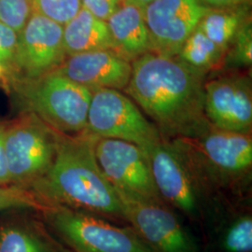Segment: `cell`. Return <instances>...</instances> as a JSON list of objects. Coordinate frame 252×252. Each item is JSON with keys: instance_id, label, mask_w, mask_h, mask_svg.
<instances>
[{"instance_id": "obj_21", "label": "cell", "mask_w": 252, "mask_h": 252, "mask_svg": "<svg viewBox=\"0 0 252 252\" xmlns=\"http://www.w3.org/2000/svg\"><path fill=\"white\" fill-rule=\"evenodd\" d=\"M43 205L31 189L13 184L0 185V213L29 209L41 211Z\"/></svg>"}, {"instance_id": "obj_28", "label": "cell", "mask_w": 252, "mask_h": 252, "mask_svg": "<svg viewBox=\"0 0 252 252\" xmlns=\"http://www.w3.org/2000/svg\"><path fill=\"white\" fill-rule=\"evenodd\" d=\"M201 3H204L208 6L225 9V8H234L236 5H240L245 0H199Z\"/></svg>"}, {"instance_id": "obj_25", "label": "cell", "mask_w": 252, "mask_h": 252, "mask_svg": "<svg viewBox=\"0 0 252 252\" xmlns=\"http://www.w3.org/2000/svg\"><path fill=\"white\" fill-rule=\"evenodd\" d=\"M251 24H243L231 43H234L231 53V59L234 63L250 65L252 59V35Z\"/></svg>"}, {"instance_id": "obj_4", "label": "cell", "mask_w": 252, "mask_h": 252, "mask_svg": "<svg viewBox=\"0 0 252 252\" xmlns=\"http://www.w3.org/2000/svg\"><path fill=\"white\" fill-rule=\"evenodd\" d=\"M6 85L23 113L34 114L54 131L77 135L86 130L90 89L55 70L35 79L10 80Z\"/></svg>"}, {"instance_id": "obj_22", "label": "cell", "mask_w": 252, "mask_h": 252, "mask_svg": "<svg viewBox=\"0 0 252 252\" xmlns=\"http://www.w3.org/2000/svg\"><path fill=\"white\" fill-rule=\"evenodd\" d=\"M33 11L65 25L81 9V0H31Z\"/></svg>"}, {"instance_id": "obj_20", "label": "cell", "mask_w": 252, "mask_h": 252, "mask_svg": "<svg viewBox=\"0 0 252 252\" xmlns=\"http://www.w3.org/2000/svg\"><path fill=\"white\" fill-rule=\"evenodd\" d=\"M222 252H252V216L242 213L234 217L220 234Z\"/></svg>"}, {"instance_id": "obj_23", "label": "cell", "mask_w": 252, "mask_h": 252, "mask_svg": "<svg viewBox=\"0 0 252 252\" xmlns=\"http://www.w3.org/2000/svg\"><path fill=\"white\" fill-rule=\"evenodd\" d=\"M32 12L31 0H0V20L18 33Z\"/></svg>"}, {"instance_id": "obj_8", "label": "cell", "mask_w": 252, "mask_h": 252, "mask_svg": "<svg viewBox=\"0 0 252 252\" xmlns=\"http://www.w3.org/2000/svg\"><path fill=\"white\" fill-rule=\"evenodd\" d=\"M85 131L97 137L134 143L146 153L162 140L159 129L148 121L135 102L114 89L92 91Z\"/></svg>"}, {"instance_id": "obj_9", "label": "cell", "mask_w": 252, "mask_h": 252, "mask_svg": "<svg viewBox=\"0 0 252 252\" xmlns=\"http://www.w3.org/2000/svg\"><path fill=\"white\" fill-rule=\"evenodd\" d=\"M116 192L126 222L153 252H201L195 237L181 223L172 207Z\"/></svg>"}, {"instance_id": "obj_16", "label": "cell", "mask_w": 252, "mask_h": 252, "mask_svg": "<svg viewBox=\"0 0 252 252\" xmlns=\"http://www.w3.org/2000/svg\"><path fill=\"white\" fill-rule=\"evenodd\" d=\"M115 52L127 58H136L152 51V40L145 22L143 9L123 0L106 21Z\"/></svg>"}, {"instance_id": "obj_1", "label": "cell", "mask_w": 252, "mask_h": 252, "mask_svg": "<svg viewBox=\"0 0 252 252\" xmlns=\"http://www.w3.org/2000/svg\"><path fill=\"white\" fill-rule=\"evenodd\" d=\"M126 92L164 134L193 137L208 129L204 114L200 72L157 53L136 57ZM178 137V138H179Z\"/></svg>"}, {"instance_id": "obj_19", "label": "cell", "mask_w": 252, "mask_h": 252, "mask_svg": "<svg viewBox=\"0 0 252 252\" xmlns=\"http://www.w3.org/2000/svg\"><path fill=\"white\" fill-rule=\"evenodd\" d=\"M241 12L234 10L209 9L198 27L215 44L225 51L243 25Z\"/></svg>"}, {"instance_id": "obj_10", "label": "cell", "mask_w": 252, "mask_h": 252, "mask_svg": "<svg viewBox=\"0 0 252 252\" xmlns=\"http://www.w3.org/2000/svg\"><path fill=\"white\" fill-rule=\"evenodd\" d=\"M94 155L100 169L117 191L165 204L153 180L148 154L140 147L121 139L97 137Z\"/></svg>"}, {"instance_id": "obj_15", "label": "cell", "mask_w": 252, "mask_h": 252, "mask_svg": "<svg viewBox=\"0 0 252 252\" xmlns=\"http://www.w3.org/2000/svg\"><path fill=\"white\" fill-rule=\"evenodd\" d=\"M29 209L0 219V252H71Z\"/></svg>"}, {"instance_id": "obj_14", "label": "cell", "mask_w": 252, "mask_h": 252, "mask_svg": "<svg viewBox=\"0 0 252 252\" xmlns=\"http://www.w3.org/2000/svg\"><path fill=\"white\" fill-rule=\"evenodd\" d=\"M90 89H125L132 65L113 50H99L68 55L55 70Z\"/></svg>"}, {"instance_id": "obj_24", "label": "cell", "mask_w": 252, "mask_h": 252, "mask_svg": "<svg viewBox=\"0 0 252 252\" xmlns=\"http://www.w3.org/2000/svg\"><path fill=\"white\" fill-rule=\"evenodd\" d=\"M17 41L18 32L0 20V65L6 71V79L12 70Z\"/></svg>"}, {"instance_id": "obj_2", "label": "cell", "mask_w": 252, "mask_h": 252, "mask_svg": "<svg viewBox=\"0 0 252 252\" xmlns=\"http://www.w3.org/2000/svg\"><path fill=\"white\" fill-rule=\"evenodd\" d=\"M97 136L84 131L58 133L56 154L50 170L31 188L43 207H64L126 222L122 205L96 161Z\"/></svg>"}, {"instance_id": "obj_11", "label": "cell", "mask_w": 252, "mask_h": 252, "mask_svg": "<svg viewBox=\"0 0 252 252\" xmlns=\"http://www.w3.org/2000/svg\"><path fill=\"white\" fill-rule=\"evenodd\" d=\"M63 26L33 11L18 33V41L10 80H27L56 70L66 54L63 48Z\"/></svg>"}, {"instance_id": "obj_17", "label": "cell", "mask_w": 252, "mask_h": 252, "mask_svg": "<svg viewBox=\"0 0 252 252\" xmlns=\"http://www.w3.org/2000/svg\"><path fill=\"white\" fill-rule=\"evenodd\" d=\"M63 39L66 56L99 50L115 51L107 22L82 7L63 25Z\"/></svg>"}, {"instance_id": "obj_30", "label": "cell", "mask_w": 252, "mask_h": 252, "mask_svg": "<svg viewBox=\"0 0 252 252\" xmlns=\"http://www.w3.org/2000/svg\"><path fill=\"white\" fill-rule=\"evenodd\" d=\"M5 80H6V71H5V69L3 68V66L0 65V82H1V81H4V82H5Z\"/></svg>"}, {"instance_id": "obj_12", "label": "cell", "mask_w": 252, "mask_h": 252, "mask_svg": "<svg viewBox=\"0 0 252 252\" xmlns=\"http://www.w3.org/2000/svg\"><path fill=\"white\" fill-rule=\"evenodd\" d=\"M209 8L199 0H154L144 9L153 53L174 56Z\"/></svg>"}, {"instance_id": "obj_7", "label": "cell", "mask_w": 252, "mask_h": 252, "mask_svg": "<svg viewBox=\"0 0 252 252\" xmlns=\"http://www.w3.org/2000/svg\"><path fill=\"white\" fill-rule=\"evenodd\" d=\"M147 154L163 202L191 220L204 219L214 199L202 186L176 146L162 139Z\"/></svg>"}, {"instance_id": "obj_18", "label": "cell", "mask_w": 252, "mask_h": 252, "mask_svg": "<svg viewBox=\"0 0 252 252\" xmlns=\"http://www.w3.org/2000/svg\"><path fill=\"white\" fill-rule=\"evenodd\" d=\"M223 53L224 50L210 40L197 27L183 42L178 54L183 63L201 72L218 64Z\"/></svg>"}, {"instance_id": "obj_26", "label": "cell", "mask_w": 252, "mask_h": 252, "mask_svg": "<svg viewBox=\"0 0 252 252\" xmlns=\"http://www.w3.org/2000/svg\"><path fill=\"white\" fill-rule=\"evenodd\" d=\"M81 7L94 16L107 21L119 8L123 0H81Z\"/></svg>"}, {"instance_id": "obj_5", "label": "cell", "mask_w": 252, "mask_h": 252, "mask_svg": "<svg viewBox=\"0 0 252 252\" xmlns=\"http://www.w3.org/2000/svg\"><path fill=\"white\" fill-rule=\"evenodd\" d=\"M38 213L71 252H153L130 225L68 207H46Z\"/></svg>"}, {"instance_id": "obj_13", "label": "cell", "mask_w": 252, "mask_h": 252, "mask_svg": "<svg viewBox=\"0 0 252 252\" xmlns=\"http://www.w3.org/2000/svg\"><path fill=\"white\" fill-rule=\"evenodd\" d=\"M204 111L213 127L249 134L252 126V99L248 81L223 78L204 86Z\"/></svg>"}, {"instance_id": "obj_29", "label": "cell", "mask_w": 252, "mask_h": 252, "mask_svg": "<svg viewBox=\"0 0 252 252\" xmlns=\"http://www.w3.org/2000/svg\"><path fill=\"white\" fill-rule=\"evenodd\" d=\"M126 1L135 4L137 7H139L140 9H144L149 4H151L154 0H126Z\"/></svg>"}, {"instance_id": "obj_27", "label": "cell", "mask_w": 252, "mask_h": 252, "mask_svg": "<svg viewBox=\"0 0 252 252\" xmlns=\"http://www.w3.org/2000/svg\"><path fill=\"white\" fill-rule=\"evenodd\" d=\"M7 123L8 122H0V185L10 184L4 150V136Z\"/></svg>"}, {"instance_id": "obj_6", "label": "cell", "mask_w": 252, "mask_h": 252, "mask_svg": "<svg viewBox=\"0 0 252 252\" xmlns=\"http://www.w3.org/2000/svg\"><path fill=\"white\" fill-rule=\"evenodd\" d=\"M58 132L32 113L7 123L4 150L10 184L31 189L50 170Z\"/></svg>"}, {"instance_id": "obj_3", "label": "cell", "mask_w": 252, "mask_h": 252, "mask_svg": "<svg viewBox=\"0 0 252 252\" xmlns=\"http://www.w3.org/2000/svg\"><path fill=\"white\" fill-rule=\"evenodd\" d=\"M180 151L202 186L214 198L243 188L251 178L252 139L249 134L208 128L193 137H179Z\"/></svg>"}]
</instances>
